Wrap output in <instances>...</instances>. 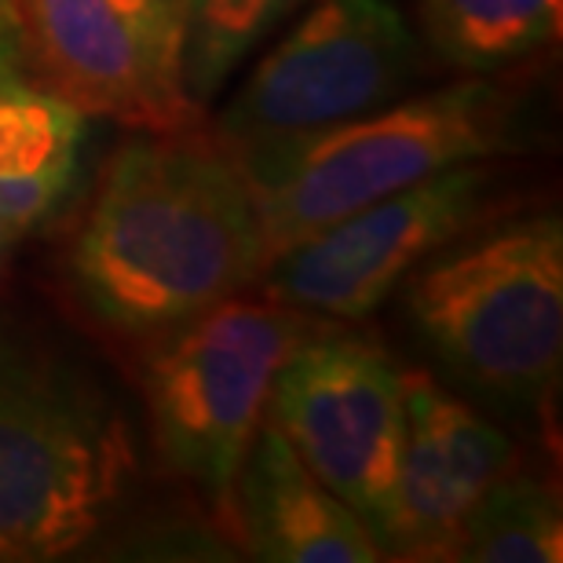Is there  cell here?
<instances>
[{"label":"cell","instance_id":"1","mask_svg":"<svg viewBox=\"0 0 563 563\" xmlns=\"http://www.w3.org/2000/svg\"><path fill=\"white\" fill-rule=\"evenodd\" d=\"M261 272L250 184L217 136L132 132L107 157L70 250L77 297L107 330L162 344Z\"/></svg>","mask_w":563,"mask_h":563},{"label":"cell","instance_id":"2","mask_svg":"<svg viewBox=\"0 0 563 563\" xmlns=\"http://www.w3.org/2000/svg\"><path fill=\"white\" fill-rule=\"evenodd\" d=\"M512 99L465 81L347 118L292 143L234 154L250 184L264 264L308 234L509 143Z\"/></svg>","mask_w":563,"mask_h":563},{"label":"cell","instance_id":"3","mask_svg":"<svg viewBox=\"0 0 563 563\" xmlns=\"http://www.w3.org/2000/svg\"><path fill=\"white\" fill-rule=\"evenodd\" d=\"M407 314L450 377L501 407L549 396L563 358V231L556 217L494 228L407 282Z\"/></svg>","mask_w":563,"mask_h":563},{"label":"cell","instance_id":"4","mask_svg":"<svg viewBox=\"0 0 563 563\" xmlns=\"http://www.w3.org/2000/svg\"><path fill=\"white\" fill-rule=\"evenodd\" d=\"M129 472L125 421L99 388L0 333V563L81 549L107 523Z\"/></svg>","mask_w":563,"mask_h":563},{"label":"cell","instance_id":"5","mask_svg":"<svg viewBox=\"0 0 563 563\" xmlns=\"http://www.w3.org/2000/svg\"><path fill=\"white\" fill-rule=\"evenodd\" d=\"M319 319L272 297H231L154 347L146 369L162 457L228 509L234 476L264 421L278 366Z\"/></svg>","mask_w":563,"mask_h":563},{"label":"cell","instance_id":"6","mask_svg":"<svg viewBox=\"0 0 563 563\" xmlns=\"http://www.w3.org/2000/svg\"><path fill=\"white\" fill-rule=\"evenodd\" d=\"M418 74L396 0H314L245 74L217 136L231 154L292 143L391 103Z\"/></svg>","mask_w":563,"mask_h":563},{"label":"cell","instance_id":"7","mask_svg":"<svg viewBox=\"0 0 563 563\" xmlns=\"http://www.w3.org/2000/svg\"><path fill=\"white\" fill-rule=\"evenodd\" d=\"M264 421L385 545L407 439V385L385 347L314 325L278 366Z\"/></svg>","mask_w":563,"mask_h":563},{"label":"cell","instance_id":"8","mask_svg":"<svg viewBox=\"0 0 563 563\" xmlns=\"http://www.w3.org/2000/svg\"><path fill=\"white\" fill-rule=\"evenodd\" d=\"M11 15L19 66L77 114L132 132L201 125L179 0H11Z\"/></svg>","mask_w":563,"mask_h":563},{"label":"cell","instance_id":"9","mask_svg":"<svg viewBox=\"0 0 563 563\" xmlns=\"http://www.w3.org/2000/svg\"><path fill=\"white\" fill-rule=\"evenodd\" d=\"M490 168L454 165L308 234L264 264L261 286L286 308L322 322L374 314L418 267L457 242L490 201Z\"/></svg>","mask_w":563,"mask_h":563},{"label":"cell","instance_id":"10","mask_svg":"<svg viewBox=\"0 0 563 563\" xmlns=\"http://www.w3.org/2000/svg\"><path fill=\"white\" fill-rule=\"evenodd\" d=\"M228 516L242 545L272 563H377V534L311 476L267 421L256 428L234 476Z\"/></svg>","mask_w":563,"mask_h":563},{"label":"cell","instance_id":"11","mask_svg":"<svg viewBox=\"0 0 563 563\" xmlns=\"http://www.w3.org/2000/svg\"><path fill=\"white\" fill-rule=\"evenodd\" d=\"M85 140V114L0 59V220L22 234L66 198Z\"/></svg>","mask_w":563,"mask_h":563},{"label":"cell","instance_id":"12","mask_svg":"<svg viewBox=\"0 0 563 563\" xmlns=\"http://www.w3.org/2000/svg\"><path fill=\"white\" fill-rule=\"evenodd\" d=\"M563 0H418L424 37L454 70L487 77L560 37Z\"/></svg>","mask_w":563,"mask_h":563},{"label":"cell","instance_id":"13","mask_svg":"<svg viewBox=\"0 0 563 563\" xmlns=\"http://www.w3.org/2000/svg\"><path fill=\"white\" fill-rule=\"evenodd\" d=\"M454 560L468 563H560L563 520L542 479L505 468L461 523Z\"/></svg>","mask_w":563,"mask_h":563},{"label":"cell","instance_id":"14","mask_svg":"<svg viewBox=\"0 0 563 563\" xmlns=\"http://www.w3.org/2000/svg\"><path fill=\"white\" fill-rule=\"evenodd\" d=\"M303 0H179L184 8V77L195 103L220 96L228 77Z\"/></svg>","mask_w":563,"mask_h":563},{"label":"cell","instance_id":"15","mask_svg":"<svg viewBox=\"0 0 563 563\" xmlns=\"http://www.w3.org/2000/svg\"><path fill=\"white\" fill-rule=\"evenodd\" d=\"M0 59H19V48H15V15H11V0H0Z\"/></svg>","mask_w":563,"mask_h":563},{"label":"cell","instance_id":"16","mask_svg":"<svg viewBox=\"0 0 563 563\" xmlns=\"http://www.w3.org/2000/svg\"><path fill=\"white\" fill-rule=\"evenodd\" d=\"M19 234L8 228L4 220H0V267H4V261H8V250H11V242H15Z\"/></svg>","mask_w":563,"mask_h":563}]
</instances>
